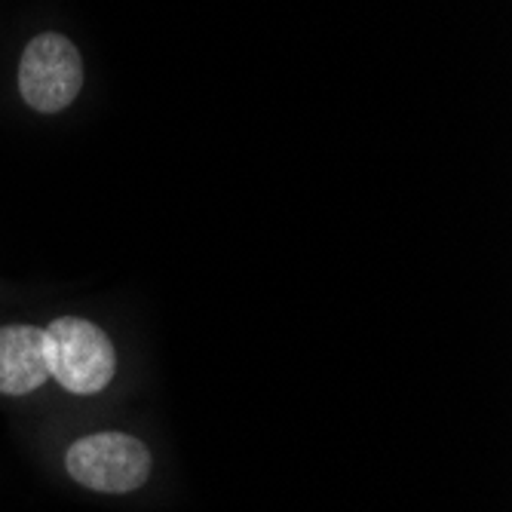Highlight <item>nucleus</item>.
Instances as JSON below:
<instances>
[{
  "instance_id": "7ed1b4c3",
  "label": "nucleus",
  "mask_w": 512,
  "mask_h": 512,
  "mask_svg": "<svg viewBox=\"0 0 512 512\" xmlns=\"http://www.w3.org/2000/svg\"><path fill=\"white\" fill-rule=\"evenodd\" d=\"M83 86V62L77 46L62 34L34 37L19 62V92L40 114L65 111Z\"/></svg>"
},
{
  "instance_id": "f03ea898",
  "label": "nucleus",
  "mask_w": 512,
  "mask_h": 512,
  "mask_svg": "<svg viewBox=\"0 0 512 512\" xmlns=\"http://www.w3.org/2000/svg\"><path fill=\"white\" fill-rule=\"evenodd\" d=\"M68 476L99 494H129L151 476V451L126 433H92L77 439L65 457Z\"/></svg>"
},
{
  "instance_id": "20e7f679",
  "label": "nucleus",
  "mask_w": 512,
  "mask_h": 512,
  "mask_svg": "<svg viewBox=\"0 0 512 512\" xmlns=\"http://www.w3.org/2000/svg\"><path fill=\"white\" fill-rule=\"evenodd\" d=\"M50 378L46 332L34 325H7L0 329V393L28 396Z\"/></svg>"
},
{
  "instance_id": "f257e3e1",
  "label": "nucleus",
  "mask_w": 512,
  "mask_h": 512,
  "mask_svg": "<svg viewBox=\"0 0 512 512\" xmlns=\"http://www.w3.org/2000/svg\"><path fill=\"white\" fill-rule=\"evenodd\" d=\"M46 332V353H50V375L77 396L102 393L114 371L117 356L111 338L86 319L62 316Z\"/></svg>"
}]
</instances>
